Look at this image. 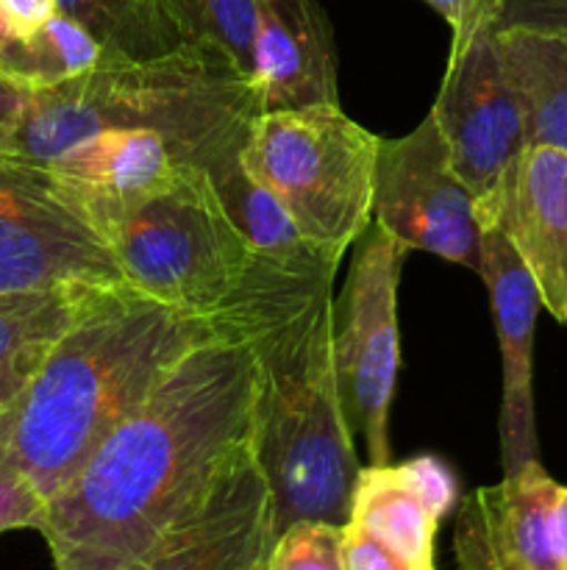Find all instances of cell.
<instances>
[{"label":"cell","mask_w":567,"mask_h":570,"mask_svg":"<svg viewBox=\"0 0 567 570\" xmlns=\"http://www.w3.org/2000/svg\"><path fill=\"white\" fill-rule=\"evenodd\" d=\"M181 165L161 134L109 128L67 148L48 170L106 239L139 206L156 198Z\"/></svg>","instance_id":"9a60e30c"},{"label":"cell","mask_w":567,"mask_h":570,"mask_svg":"<svg viewBox=\"0 0 567 570\" xmlns=\"http://www.w3.org/2000/svg\"><path fill=\"white\" fill-rule=\"evenodd\" d=\"M378 145L381 137L339 104H311L259 111L242 161L281 200L306 243L342 262L372 226Z\"/></svg>","instance_id":"5b68a950"},{"label":"cell","mask_w":567,"mask_h":570,"mask_svg":"<svg viewBox=\"0 0 567 570\" xmlns=\"http://www.w3.org/2000/svg\"><path fill=\"white\" fill-rule=\"evenodd\" d=\"M195 345L56 490L39 534L56 570H122L209 493L253 438L256 354L237 315Z\"/></svg>","instance_id":"6da1fadb"},{"label":"cell","mask_w":567,"mask_h":570,"mask_svg":"<svg viewBox=\"0 0 567 570\" xmlns=\"http://www.w3.org/2000/svg\"><path fill=\"white\" fill-rule=\"evenodd\" d=\"M498 17L467 42L450 45L448 70L431 106L454 167L476 198V215L493 204L511 161L528 145L526 106L506 70Z\"/></svg>","instance_id":"30bf717a"},{"label":"cell","mask_w":567,"mask_h":570,"mask_svg":"<svg viewBox=\"0 0 567 570\" xmlns=\"http://www.w3.org/2000/svg\"><path fill=\"white\" fill-rule=\"evenodd\" d=\"M459 499L456 476L439 456L359 468L348 521L359 523L422 570L434 568L439 521Z\"/></svg>","instance_id":"e0dca14e"},{"label":"cell","mask_w":567,"mask_h":570,"mask_svg":"<svg viewBox=\"0 0 567 570\" xmlns=\"http://www.w3.org/2000/svg\"><path fill=\"white\" fill-rule=\"evenodd\" d=\"M265 570H345L342 527L328 521L292 523L272 540Z\"/></svg>","instance_id":"cb8c5ba5"},{"label":"cell","mask_w":567,"mask_h":570,"mask_svg":"<svg viewBox=\"0 0 567 570\" xmlns=\"http://www.w3.org/2000/svg\"><path fill=\"white\" fill-rule=\"evenodd\" d=\"M103 59V45L64 11H56L33 37L0 45V70L31 89L70 81Z\"/></svg>","instance_id":"7402d4cb"},{"label":"cell","mask_w":567,"mask_h":570,"mask_svg":"<svg viewBox=\"0 0 567 570\" xmlns=\"http://www.w3.org/2000/svg\"><path fill=\"white\" fill-rule=\"evenodd\" d=\"M187 42L220 50L250 81L256 0H165Z\"/></svg>","instance_id":"603a6c76"},{"label":"cell","mask_w":567,"mask_h":570,"mask_svg":"<svg viewBox=\"0 0 567 570\" xmlns=\"http://www.w3.org/2000/svg\"><path fill=\"white\" fill-rule=\"evenodd\" d=\"M354 248L348 284L334 306V360L350 429L365 438L370 465H387L389 406L400 367L398 282L409 250L376 223Z\"/></svg>","instance_id":"52a82bcc"},{"label":"cell","mask_w":567,"mask_h":570,"mask_svg":"<svg viewBox=\"0 0 567 570\" xmlns=\"http://www.w3.org/2000/svg\"><path fill=\"white\" fill-rule=\"evenodd\" d=\"M59 11L56 0H0V33L3 42L28 39Z\"/></svg>","instance_id":"83f0119b"},{"label":"cell","mask_w":567,"mask_h":570,"mask_svg":"<svg viewBox=\"0 0 567 570\" xmlns=\"http://www.w3.org/2000/svg\"><path fill=\"white\" fill-rule=\"evenodd\" d=\"M259 111L250 81L220 50L187 42L142 61L106 56L70 81L31 89L22 115L0 134V156L48 167L92 134L148 128L181 161L209 167L242 148Z\"/></svg>","instance_id":"277c9868"},{"label":"cell","mask_w":567,"mask_h":570,"mask_svg":"<svg viewBox=\"0 0 567 570\" xmlns=\"http://www.w3.org/2000/svg\"><path fill=\"white\" fill-rule=\"evenodd\" d=\"M48 499L11 465L0 462V534L14 529H37L44 521Z\"/></svg>","instance_id":"d4e9b609"},{"label":"cell","mask_w":567,"mask_h":570,"mask_svg":"<svg viewBox=\"0 0 567 570\" xmlns=\"http://www.w3.org/2000/svg\"><path fill=\"white\" fill-rule=\"evenodd\" d=\"M250 87L261 111L339 104L337 45L317 0H256Z\"/></svg>","instance_id":"2e32d148"},{"label":"cell","mask_w":567,"mask_h":570,"mask_svg":"<svg viewBox=\"0 0 567 570\" xmlns=\"http://www.w3.org/2000/svg\"><path fill=\"white\" fill-rule=\"evenodd\" d=\"M478 226H498L537 284L543 309L567 326V150L528 142Z\"/></svg>","instance_id":"7c38bea8"},{"label":"cell","mask_w":567,"mask_h":570,"mask_svg":"<svg viewBox=\"0 0 567 570\" xmlns=\"http://www.w3.org/2000/svg\"><path fill=\"white\" fill-rule=\"evenodd\" d=\"M226 326V312L178 309L128 282L103 287L0 423V462L50 499L183 354Z\"/></svg>","instance_id":"3957f363"},{"label":"cell","mask_w":567,"mask_h":570,"mask_svg":"<svg viewBox=\"0 0 567 570\" xmlns=\"http://www.w3.org/2000/svg\"><path fill=\"white\" fill-rule=\"evenodd\" d=\"M0 45H3V33H0Z\"/></svg>","instance_id":"d6a6232c"},{"label":"cell","mask_w":567,"mask_h":570,"mask_svg":"<svg viewBox=\"0 0 567 570\" xmlns=\"http://www.w3.org/2000/svg\"><path fill=\"white\" fill-rule=\"evenodd\" d=\"M484 278L493 304L495 332L504 362V399H500V456L504 473L539 460L537 417H534V328L543 309L531 273L515 254L498 226L481 228Z\"/></svg>","instance_id":"5bb4252c"},{"label":"cell","mask_w":567,"mask_h":570,"mask_svg":"<svg viewBox=\"0 0 567 570\" xmlns=\"http://www.w3.org/2000/svg\"><path fill=\"white\" fill-rule=\"evenodd\" d=\"M120 282L111 245L48 167L0 156V295Z\"/></svg>","instance_id":"ba28073f"},{"label":"cell","mask_w":567,"mask_h":570,"mask_svg":"<svg viewBox=\"0 0 567 570\" xmlns=\"http://www.w3.org/2000/svg\"><path fill=\"white\" fill-rule=\"evenodd\" d=\"M115 59H156L187 45L165 0H56Z\"/></svg>","instance_id":"44dd1931"},{"label":"cell","mask_w":567,"mask_h":570,"mask_svg":"<svg viewBox=\"0 0 567 570\" xmlns=\"http://www.w3.org/2000/svg\"><path fill=\"white\" fill-rule=\"evenodd\" d=\"M109 284H64L0 295V423L14 410L56 340Z\"/></svg>","instance_id":"ac0fdd59"},{"label":"cell","mask_w":567,"mask_h":570,"mask_svg":"<svg viewBox=\"0 0 567 570\" xmlns=\"http://www.w3.org/2000/svg\"><path fill=\"white\" fill-rule=\"evenodd\" d=\"M339 265L265 259L231 306L256 354L253 451L272 499V534L300 521L345 527L359 462L334 360Z\"/></svg>","instance_id":"7a4b0ae2"},{"label":"cell","mask_w":567,"mask_h":570,"mask_svg":"<svg viewBox=\"0 0 567 570\" xmlns=\"http://www.w3.org/2000/svg\"><path fill=\"white\" fill-rule=\"evenodd\" d=\"M500 20L567 28V0H500Z\"/></svg>","instance_id":"f1b7e54d"},{"label":"cell","mask_w":567,"mask_h":570,"mask_svg":"<svg viewBox=\"0 0 567 570\" xmlns=\"http://www.w3.org/2000/svg\"><path fill=\"white\" fill-rule=\"evenodd\" d=\"M203 170L209 173L217 198L222 200L233 226L242 232V237L248 239L256 254L287 267H311L320 265V262H334L317 254L306 243L281 200L245 167L242 148L228 150ZM334 265H339V262H334Z\"/></svg>","instance_id":"ffe728a7"},{"label":"cell","mask_w":567,"mask_h":570,"mask_svg":"<svg viewBox=\"0 0 567 570\" xmlns=\"http://www.w3.org/2000/svg\"><path fill=\"white\" fill-rule=\"evenodd\" d=\"M450 26V45H461L481 26L493 22L500 11V0H422Z\"/></svg>","instance_id":"4316f807"},{"label":"cell","mask_w":567,"mask_h":570,"mask_svg":"<svg viewBox=\"0 0 567 570\" xmlns=\"http://www.w3.org/2000/svg\"><path fill=\"white\" fill-rule=\"evenodd\" d=\"M554 529H556V551H559L561 568L567 570V488L559 484L554 507Z\"/></svg>","instance_id":"4dcf8cb0"},{"label":"cell","mask_w":567,"mask_h":570,"mask_svg":"<svg viewBox=\"0 0 567 570\" xmlns=\"http://www.w3.org/2000/svg\"><path fill=\"white\" fill-rule=\"evenodd\" d=\"M106 243L128 284L198 315L231 309L265 262L233 226L209 173L187 161Z\"/></svg>","instance_id":"8992f818"},{"label":"cell","mask_w":567,"mask_h":570,"mask_svg":"<svg viewBox=\"0 0 567 570\" xmlns=\"http://www.w3.org/2000/svg\"><path fill=\"white\" fill-rule=\"evenodd\" d=\"M372 223L406 250H426L478 273L476 198L456 173L431 111L415 131L378 145Z\"/></svg>","instance_id":"9c48e42d"},{"label":"cell","mask_w":567,"mask_h":570,"mask_svg":"<svg viewBox=\"0 0 567 570\" xmlns=\"http://www.w3.org/2000/svg\"><path fill=\"white\" fill-rule=\"evenodd\" d=\"M556 493L559 482L539 460L478 488L456 523L459 570H565L556 551Z\"/></svg>","instance_id":"4fadbf2b"},{"label":"cell","mask_w":567,"mask_h":570,"mask_svg":"<svg viewBox=\"0 0 567 570\" xmlns=\"http://www.w3.org/2000/svg\"><path fill=\"white\" fill-rule=\"evenodd\" d=\"M31 98V87L0 70V134L9 131Z\"/></svg>","instance_id":"f546056e"},{"label":"cell","mask_w":567,"mask_h":570,"mask_svg":"<svg viewBox=\"0 0 567 570\" xmlns=\"http://www.w3.org/2000/svg\"><path fill=\"white\" fill-rule=\"evenodd\" d=\"M253 570H265V562H261V566H256Z\"/></svg>","instance_id":"1f68e13d"},{"label":"cell","mask_w":567,"mask_h":570,"mask_svg":"<svg viewBox=\"0 0 567 570\" xmlns=\"http://www.w3.org/2000/svg\"><path fill=\"white\" fill-rule=\"evenodd\" d=\"M342 566L345 570H422L354 521L342 527Z\"/></svg>","instance_id":"484cf974"},{"label":"cell","mask_w":567,"mask_h":570,"mask_svg":"<svg viewBox=\"0 0 567 570\" xmlns=\"http://www.w3.org/2000/svg\"><path fill=\"white\" fill-rule=\"evenodd\" d=\"M506 70L526 106L528 142L567 150V28L500 20Z\"/></svg>","instance_id":"d6986e66"},{"label":"cell","mask_w":567,"mask_h":570,"mask_svg":"<svg viewBox=\"0 0 567 570\" xmlns=\"http://www.w3.org/2000/svg\"><path fill=\"white\" fill-rule=\"evenodd\" d=\"M272 540L270 488L250 438L192 512L122 570H253Z\"/></svg>","instance_id":"8fae6325"}]
</instances>
